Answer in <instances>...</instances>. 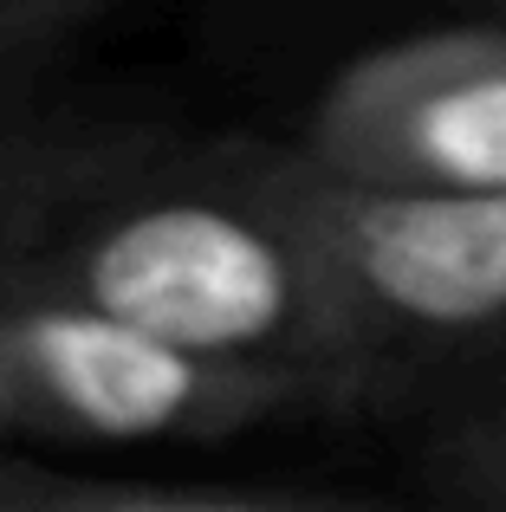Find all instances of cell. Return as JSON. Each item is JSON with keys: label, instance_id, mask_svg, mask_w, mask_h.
Wrapping results in <instances>:
<instances>
[{"label": "cell", "instance_id": "cell-1", "mask_svg": "<svg viewBox=\"0 0 506 512\" xmlns=\"http://www.w3.org/2000/svg\"><path fill=\"white\" fill-rule=\"evenodd\" d=\"M20 279L286 383L312 415H357L351 312L279 188L273 137L156 130L52 221Z\"/></svg>", "mask_w": 506, "mask_h": 512}, {"label": "cell", "instance_id": "cell-2", "mask_svg": "<svg viewBox=\"0 0 506 512\" xmlns=\"http://www.w3.org/2000/svg\"><path fill=\"white\" fill-rule=\"evenodd\" d=\"M357 338V415L442 422L506 396V195L377 188L273 143Z\"/></svg>", "mask_w": 506, "mask_h": 512}, {"label": "cell", "instance_id": "cell-3", "mask_svg": "<svg viewBox=\"0 0 506 512\" xmlns=\"http://www.w3.org/2000/svg\"><path fill=\"white\" fill-rule=\"evenodd\" d=\"M292 415L312 409L286 383L169 344L72 292L33 286V279L0 286V448H215Z\"/></svg>", "mask_w": 506, "mask_h": 512}, {"label": "cell", "instance_id": "cell-4", "mask_svg": "<svg viewBox=\"0 0 506 512\" xmlns=\"http://www.w3.org/2000/svg\"><path fill=\"white\" fill-rule=\"evenodd\" d=\"M292 143L351 182L506 195V20L468 13L344 59Z\"/></svg>", "mask_w": 506, "mask_h": 512}, {"label": "cell", "instance_id": "cell-5", "mask_svg": "<svg viewBox=\"0 0 506 512\" xmlns=\"http://www.w3.org/2000/svg\"><path fill=\"white\" fill-rule=\"evenodd\" d=\"M156 137V124L91 104L33 98L26 85L0 91V286L20 279L65 208L111 163Z\"/></svg>", "mask_w": 506, "mask_h": 512}, {"label": "cell", "instance_id": "cell-6", "mask_svg": "<svg viewBox=\"0 0 506 512\" xmlns=\"http://www.w3.org/2000/svg\"><path fill=\"white\" fill-rule=\"evenodd\" d=\"M0 512H364L318 493H234V487H143V480L65 474L20 448H0Z\"/></svg>", "mask_w": 506, "mask_h": 512}, {"label": "cell", "instance_id": "cell-7", "mask_svg": "<svg viewBox=\"0 0 506 512\" xmlns=\"http://www.w3.org/2000/svg\"><path fill=\"white\" fill-rule=\"evenodd\" d=\"M422 480L448 512H506V396L422 422Z\"/></svg>", "mask_w": 506, "mask_h": 512}, {"label": "cell", "instance_id": "cell-8", "mask_svg": "<svg viewBox=\"0 0 506 512\" xmlns=\"http://www.w3.org/2000/svg\"><path fill=\"white\" fill-rule=\"evenodd\" d=\"M111 7L124 0H0V91L26 85L52 52H65Z\"/></svg>", "mask_w": 506, "mask_h": 512}, {"label": "cell", "instance_id": "cell-9", "mask_svg": "<svg viewBox=\"0 0 506 512\" xmlns=\"http://www.w3.org/2000/svg\"><path fill=\"white\" fill-rule=\"evenodd\" d=\"M468 13H500L506 20V0H468Z\"/></svg>", "mask_w": 506, "mask_h": 512}]
</instances>
